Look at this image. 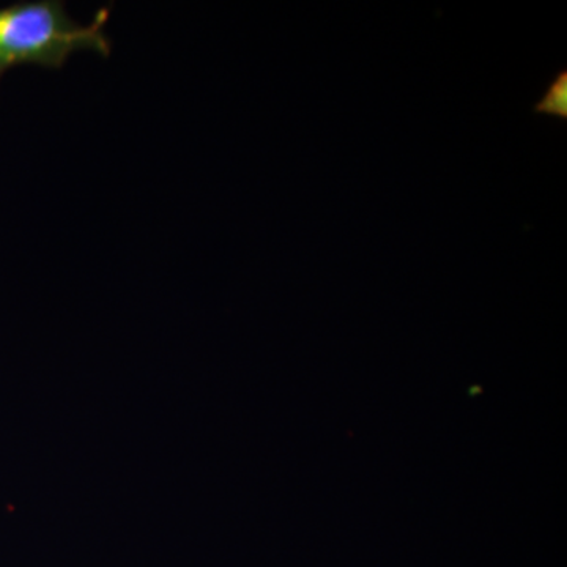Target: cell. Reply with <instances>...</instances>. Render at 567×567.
<instances>
[{
	"mask_svg": "<svg viewBox=\"0 0 567 567\" xmlns=\"http://www.w3.org/2000/svg\"><path fill=\"white\" fill-rule=\"evenodd\" d=\"M111 10L102 9L91 24H80L61 0L18 2L0 9V80L18 65L59 70L70 55L93 51L107 58L112 41L106 33Z\"/></svg>",
	"mask_w": 567,
	"mask_h": 567,
	"instance_id": "1",
	"label": "cell"
},
{
	"mask_svg": "<svg viewBox=\"0 0 567 567\" xmlns=\"http://www.w3.org/2000/svg\"><path fill=\"white\" fill-rule=\"evenodd\" d=\"M533 111L567 121V70L558 71Z\"/></svg>",
	"mask_w": 567,
	"mask_h": 567,
	"instance_id": "2",
	"label": "cell"
}]
</instances>
